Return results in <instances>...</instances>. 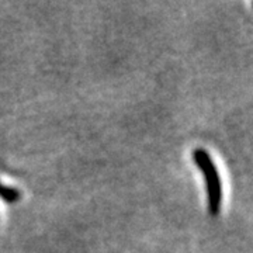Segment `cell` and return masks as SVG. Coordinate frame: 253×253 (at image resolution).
<instances>
[{
  "mask_svg": "<svg viewBox=\"0 0 253 253\" xmlns=\"http://www.w3.org/2000/svg\"><path fill=\"white\" fill-rule=\"evenodd\" d=\"M0 197L6 200L7 203H14V201L20 200L21 194H20V191L17 189H13V187H9V186H3L0 183Z\"/></svg>",
  "mask_w": 253,
  "mask_h": 253,
  "instance_id": "obj_2",
  "label": "cell"
},
{
  "mask_svg": "<svg viewBox=\"0 0 253 253\" xmlns=\"http://www.w3.org/2000/svg\"><path fill=\"white\" fill-rule=\"evenodd\" d=\"M193 162L199 166L204 176V184L207 190L208 211L211 215L217 217L221 211V204H222V183H221V176H219L217 166L212 162L207 151L201 148L193 151Z\"/></svg>",
  "mask_w": 253,
  "mask_h": 253,
  "instance_id": "obj_1",
  "label": "cell"
}]
</instances>
